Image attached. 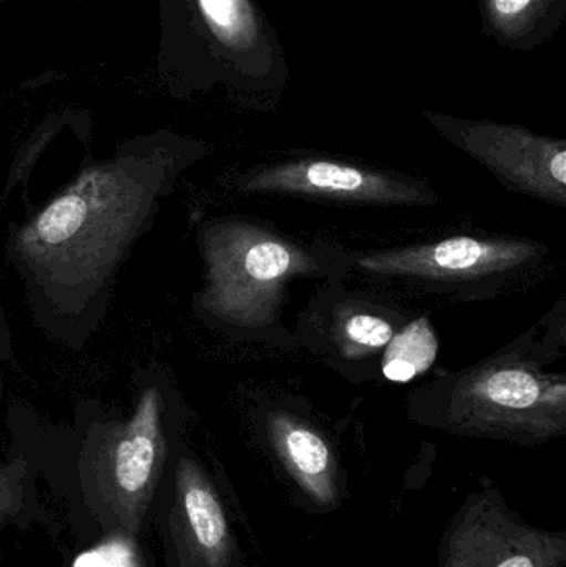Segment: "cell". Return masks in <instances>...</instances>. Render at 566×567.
Instances as JSON below:
<instances>
[{"mask_svg":"<svg viewBox=\"0 0 566 567\" xmlns=\"http://www.w3.org/2000/svg\"><path fill=\"white\" fill-rule=\"evenodd\" d=\"M192 152L168 136L128 140L79 172L22 223H9L3 256L33 326L82 352L112 306L120 271L172 195Z\"/></svg>","mask_w":566,"mask_h":567,"instance_id":"obj_1","label":"cell"},{"mask_svg":"<svg viewBox=\"0 0 566 567\" xmlns=\"http://www.w3.org/2000/svg\"><path fill=\"white\" fill-rule=\"evenodd\" d=\"M128 412L79 400L69 422H53L10 400V440L27 450L62 513L73 545L135 548L152 528L156 489L186 413L165 365L136 363Z\"/></svg>","mask_w":566,"mask_h":567,"instance_id":"obj_2","label":"cell"},{"mask_svg":"<svg viewBox=\"0 0 566 567\" xmlns=\"http://www.w3.org/2000/svg\"><path fill=\"white\" fill-rule=\"evenodd\" d=\"M152 528L165 567H248L222 486L185 430L173 442L156 489Z\"/></svg>","mask_w":566,"mask_h":567,"instance_id":"obj_3","label":"cell"},{"mask_svg":"<svg viewBox=\"0 0 566 567\" xmlns=\"http://www.w3.org/2000/svg\"><path fill=\"white\" fill-rule=\"evenodd\" d=\"M205 286L196 309L231 326H255L288 276L308 266V256L266 233L239 223H213L202 229Z\"/></svg>","mask_w":566,"mask_h":567,"instance_id":"obj_4","label":"cell"},{"mask_svg":"<svg viewBox=\"0 0 566 567\" xmlns=\"http://www.w3.org/2000/svg\"><path fill=\"white\" fill-rule=\"evenodd\" d=\"M565 565V529L538 528L525 522L487 480L465 496L439 543L438 567Z\"/></svg>","mask_w":566,"mask_h":567,"instance_id":"obj_5","label":"cell"},{"mask_svg":"<svg viewBox=\"0 0 566 567\" xmlns=\"http://www.w3.org/2000/svg\"><path fill=\"white\" fill-rule=\"evenodd\" d=\"M462 396L452 422L461 432L542 442L565 426V385L544 383L518 367L478 375Z\"/></svg>","mask_w":566,"mask_h":567,"instance_id":"obj_6","label":"cell"},{"mask_svg":"<svg viewBox=\"0 0 566 567\" xmlns=\"http://www.w3.org/2000/svg\"><path fill=\"white\" fill-rule=\"evenodd\" d=\"M266 439L301 508L329 515L348 499L346 473L328 440L286 412L266 419Z\"/></svg>","mask_w":566,"mask_h":567,"instance_id":"obj_7","label":"cell"},{"mask_svg":"<svg viewBox=\"0 0 566 567\" xmlns=\"http://www.w3.org/2000/svg\"><path fill=\"white\" fill-rule=\"evenodd\" d=\"M534 256L535 248L527 243L482 241L457 236L438 245L366 256L359 265L382 275L454 281L501 275L525 265Z\"/></svg>","mask_w":566,"mask_h":567,"instance_id":"obj_8","label":"cell"},{"mask_svg":"<svg viewBox=\"0 0 566 567\" xmlns=\"http://www.w3.org/2000/svg\"><path fill=\"white\" fill-rule=\"evenodd\" d=\"M248 192L299 193L342 202L408 205L425 202L418 186L379 173L332 162H299L275 166L245 179Z\"/></svg>","mask_w":566,"mask_h":567,"instance_id":"obj_9","label":"cell"},{"mask_svg":"<svg viewBox=\"0 0 566 567\" xmlns=\"http://www.w3.org/2000/svg\"><path fill=\"white\" fill-rule=\"evenodd\" d=\"M498 175L528 193L565 203L566 152L521 136H488L472 146Z\"/></svg>","mask_w":566,"mask_h":567,"instance_id":"obj_10","label":"cell"},{"mask_svg":"<svg viewBox=\"0 0 566 567\" xmlns=\"http://www.w3.org/2000/svg\"><path fill=\"white\" fill-rule=\"evenodd\" d=\"M39 482V468L30 453L10 440L6 458L0 463V565L2 538L9 528L30 532L37 526L62 548V518L47 505Z\"/></svg>","mask_w":566,"mask_h":567,"instance_id":"obj_11","label":"cell"},{"mask_svg":"<svg viewBox=\"0 0 566 567\" xmlns=\"http://www.w3.org/2000/svg\"><path fill=\"white\" fill-rule=\"evenodd\" d=\"M389 343L382 372L391 382H411L424 373L438 355V339L425 319L409 323Z\"/></svg>","mask_w":566,"mask_h":567,"instance_id":"obj_12","label":"cell"},{"mask_svg":"<svg viewBox=\"0 0 566 567\" xmlns=\"http://www.w3.org/2000/svg\"><path fill=\"white\" fill-rule=\"evenodd\" d=\"M344 333L352 343H358L366 349H382L391 342L394 329L381 317L359 313L346 322Z\"/></svg>","mask_w":566,"mask_h":567,"instance_id":"obj_13","label":"cell"},{"mask_svg":"<svg viewBox=\"0 0 566 567\" xmlns=\"http://www.w3.org/2000/svg\"><path fill=\"white\" fill-rule=\"evenodd\" d=\"M203 16L208 20L213 29L223 35H235L239 30V2L238 0H198Z\"/></svg>","mask_w":566,"mask_h":567,"instance_id":"obj_14","label":"cell"},{"mask_svg":"<svg viewBox=\"0 0 566 567\" xmlns=\"http://www.w3.org/2000/svg\"><path fill=\"white\" fill-rule=\"evenodd\" d=\"M6 365L19 367V359H17L6 310L0 303V403L6 396V373H3V367Z\"/></svg>","mask_w":566,"mask_h":567,"instance_id":"obj_15","label":"cell"},{"mask_svg":"<svg viewBox=\"0 0 566 567\" xmlns=\"http://www.w3.org/2000/svg\"><path fill=\"white\" fill-rule=\"evenodd\" d=\"M494 2L498 12L504 13V16H515V13H521L522 10L527 9L532 0H494Z\"/></svg>","mask_w":566,"mask_h":567,"instance_id":"obj_16","label":"cell"}]
</instances>
